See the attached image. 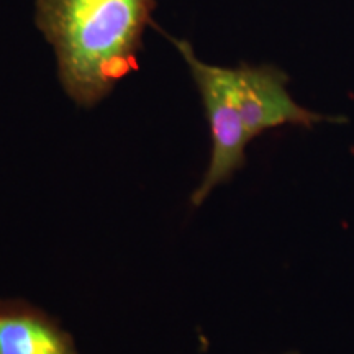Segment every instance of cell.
<instances>
[{
  "instance_id": "5b68a950",
  "label": "cell",
  "mask_w": 354,
  "mask_h": 354,
  "mask_svg": "<svg viewBox=\"0 0 354 354\" xmlns=\"http://www.w3.org/2000/svg\"><path fill=\"white\" fill-rule=\"evenodd\" d=\"M286 354H299V353H286Z\"/></svg>"
},
{
  "instance_id": "7a4b0ae2",
  "label": "cell",
  "mask_w": 354,
  "mask_h": 354,
  "mask_svg": "<svg viewBox=\"0 0 354 354\" xmlns=\"http://www.w3.org/2000/svg\"><path fill=\"white\" fill-rule=\"evenodd\" d=\"M176 50L189 66L194 82L201 92L203 109L212 133V156L203 179L190 197L192 205L205 202L212 190L228 183L246 162L248 136L230 87L228 68L203 63L189 41L171 38Z\"/></svg>"
},
{
  "instance_id": "6da1fadb",
  "label": "cell",
  "mask_w": 354,
  "mask_h": 354,
  "mask_svg": "<svg viewBox=\"0 0 354 354\" xmlns=\"http://www.w3.org/2000/svg\"><path fill=\"white\" fill-rule=\"evenodd\" d=\"M154 0H37L35 21L55 50L64 92L94 107L136 64Z\"/></svg>"
},
{
  "instance_id": "277c9868",
  "label": "cell",
  "mask_w": 354,
  "mask_h": 354,
  "mask_svg": "<svg viewBox=\"0 0 354 354\" xmlns=\"http://www.w3.org/2000/svg\"><path fill=\"white\" fill-rule=\"evenodd\" d=\"M0 354H81L68 331L20 300H0Z\"/></svg>"
},
{
  "instance_id": "3957f363",
  "label": "cell",
  "mask_w": 354,
  "mask_h": 354,
  "mask_svg": "<svg viewBox=\"0 0 354 354\" xmlns=\"http://www.w3.org/2000/svg\"><path fill=\"white\" fill-rule=\"evenodd\" d=\"M230 87L238 112L251 140L264 131L282 125L312 128L318 123L342 122L299 105L287 91L289 76L277 66H248L228 68Z\"/></svg>"
}]
</instances>
